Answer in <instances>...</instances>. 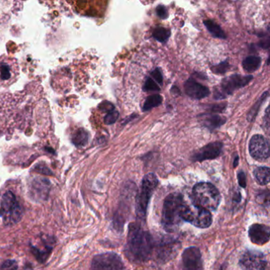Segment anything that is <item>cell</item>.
Returning <instances> with one entry per match:
<instances>
[{
  "label": "cell",
  "mask_w": 270,
  "mask_h": 270,
  "mask_svg": "<svg viewBox=\"0 0 270 270\" xmlns=\"http://www.w3.org/2000/svg\"><path fill=\"white\" fill-rule=\"evenodd\" d=\"M152 235L139 223H132L129 226L125 255L132 263H144L149 260L155 249Z\"/></svg>",
  "instance_id": "cell-1"
},
{
  "label": "cell",
  "mask_w": 270,
  "mask_h": 270,
  "mask_svg": "<svg viewBox=\"0 0 270 270\" xmlns=\"http://www.w3.org/2000/svg\"><path fill=\"white\" fill-rule=\"evenodd\" d=\"M183 196L178 193H172L167 196L163 203L162 212V225L167 232H175L183 222L182 211L186 205Z\"/></svg>",
  "instance_id": "cell-2"
},
{
  "label": "cell",
  "mask_w": 270,
  "mask_h": 270,
  "mask_svg": "<svg viewBox=\"0 0 270 270\" xmlns=\"http://www.w3.org/2000/svg\"><path fill=\"white\" fill-rule=\"evenodd\" d=\"M194 205L207 209L217 210L221 203V194L213 184L209 182H200L194 186L192 193Z\"/></svg>",
  "instance_id": "cell-3"
},
{
  "label": "cell",
  "mask_w": 270,
  "mask_h": 270,
  "mask_svg": "<svg viewBox=\"0 0 270 270\" xmlns=\"http://www.w3.org/2000/svg\"><path fill=\"white\" fill-rule=\"evenodd\" d=\"M158 184L157 177L152 173L146 175L142 180L141 188L136 197V216L140 221L145 220L150 200L157 188Z\"/></svg>",
  "instance_id": "cell-4"
},
{
  "label": "cell",
  "mask_w": 270,
  "mask_h": 270,
  "mask_svg": "<svg viewBox=\"0 0 270 270\" xmlns=\"http://www.w3.org/2000/svg\"><path fill=\"white\" fill-rule=\"evenodd\" d=\"M182 221L199 228H209L213 223L210 211L195 205L186 204L182 211Z\"/></svg>",
  "instance_id": "cell-5"
},
{
  "label": "cell",
  "mask_w": 270,
  "mask_h": 270,
  "mask_svg": "<svg viewBox=\"0 0 270 270\" xmlns=\"http://www.w3.org/2000/svg\"><path fill=\"white\" fill-rule=\"evenodd\" d=\"M22 214L23 209L17 202L15 195L10 191L5 193L0 202V215L3 217L4 221L16 224L21 220Z\"/></svg>",
  "instance_id": "cell-6"
},
{
  "label": "cell",
  "mask_w": 270,
  "mask_h": 270,
  "mask_svg": "<svg viewBox=\"0 0 270 270\" xmlns=\"http://www.w3.org/2000/svg\"><path fill=\"white\" fill-rule=\"evenodd\" d=\"M19 65L11 56H0V87H8L18 79Z\"/></svg>",
  "instance_id": "cell-7"
},
{
  "label": "cell",
  "mask_w": 270,
  "mask_h": 270,
  "mask_svg": "<svg viewBox=\"0 0 270 270\" xmlns=\"http://www.w3.org/2000/svg\"><path fill=\"white\" fill-rule=\"evenodd\" d=\"M90 270H125V267L118 255L107 252L94 256Z\"/></svg>",
  "instance_id": "cell-8"
},
{
  "label": "cell",
  "mask_w": 270,
  "mask_h": 270,
  "mask_svg": "<svg viewBox=\"0 0 270 270\" xmlns=\"http://www.w3.org/2000/svg\"><path fill=\"white\" fill-rule=\"evenodd\" d=\"M267 263L266 255L254 250L244 252L239 262L240 268L243 270H265Z\"/></svg>",
  "instance_id": "cell-9"
},
{
  "label": "cell",
  "mask_w": 270,
  "mask_h": 270,
  "mask_svg": "<svg viewBox=\"0 0 270 270\" xmlns=\"http://www.w3.org/2000/svg\"><path fill=\"white\" fill-rule=\"evenodd\" d=\"M250 153L259 161H266L270 157L269 142L262 135H255L250 141Z\"/></svg>",
  "instance_id": "cell-10"
},
{
  "label": "cell",
  "mask_w": 270,
  "mask_h": 270,
  "mask_svg": "<svg viewBox=\"0 0 270 270\" xmlns=\"http://www.w3.org/2000/svg\"><path fill=\"white\" fill-rule=\"evenodd\" d=\"M181 270H204L201 251L198 247H189L183 251Z\"/></svg>",
  "instance_id": "cell-11"
},
{
  "label": "cell",
  "mask_w": 270,
  "mask_h": 270,
  "mask_svg": "<svg viewBox=\"0 0 270 270\" xmlns=\"http://www.w3.org/2000/svg\"><path fill=\"white\" fill-rule=\"evenodd\" d=\"M253 79L252 75L242 76L240 75H233L225 78L221 84V89L226 94H231L237 89L244 87L248 84Z\"/></svg>",
  "instance_id": "cell-12"
},
{
  "label": "cell",
  "mask_w": 270,
  "mask_h": 270,
  "mask_svg": "<svg viewBox=\"0 0 270 270\" xmlns=\"http://www.w3.org/2000/svg\"><path fill=\"white\" fill-rule=\"evenodd\" d=\"M248 235L253 244L264 245L270 241V229L267 225L255 224L250 227Z\"/></svg>",
  "instance_id": "cell-13"
},
{
  "label": "cell",
  "mask_w": 270,
  "mask_h": 270,
  "mask_svg": "<svg viewBox=\"0 0 270 270\" xmlns=\"http://www.w3.org/2000/svg\"><path fill=\"white\" fill-rule=\"evenodd\" d=\"M223 144L221 142H214L205 146L199 152L194 155V161H204L207 159H214L218 157L222 152Z\"/></svg>",
  "instance_id": "cell-14"
},
{
  "label": "cell",
  "mask_w": 270,
  "mask_h": 270,
  "mask_svg": "<svg viewBox=\"0 0 270 270\" xmlns=\"http://www.w3.org/2000/svg\"><path fill=\"white\" fill-rule=\"evenodd\" d=\"M185 91L187 95L194 99H202L207 97L210 93L208 87L192 79L186 81L185 83Z\"/></svg>",
  "instance_id": "cell-15"
},
{
  "label": "cell",
  "mask_w": 270,
  "mask_h": 270,
  "mask_svg": "<svg viewBox=\"0 0 270 270\" xmlns=\"http://www.w3.org/2000/svg\"><path fill=\"white\" fill-rule=\"evenodd\" d=\"M49 193V185L44 180L34 182L30 187V198L34 201H45Z\"/></svg>",
  "instance_id": "cell-16"
},
{
  "label": "cell",
  "mask_w": 270,
  "mask_h": 270,
  "mask_svg": "<svg viewBox=\"0 0 270 270\" xmlns=\"http://www.w3.org/2000/svg\"><path fill=\"white\" fill-rule=\"evenodd\" d=\"M254 175L258 183L261 186H266L270 182V171L269 167H258L255 169Z\"/></svg>",
  "instance_id": "cell-17"
},
{
  "label": "cell",
  "mask_w": 270,
  "mask_h": 270,
  "mask_svg": "<svg viewBox=\"0 0 270 270\" xmlns=\"http://www.w3.org/2000/svg\"><path fill=\"white\" fill-rule=\"evenodd\" d=\"M261 63H262V60L259 56H248L243 62V67L247 72H254L259 69Z\"/></svg>",
  "instance_id": "cell-18"
},
{
  "label": "cell",
  "mask_w": 270,
  "mask_h": 270,
  "mask_svg": "<svg viewBox=\"0 0 270 270\" xmlns=\"http://www.w3.org/2000/svg\"><path fill=\"white\" fill-rule=\"evenodd\" d=\"M205 26L207 28L208 30L216 37L218 38L225 39L226 38V35L224 33L223 29H221V27L216 23L212 20H207V21H204Z\"/></svg>",
  "instance_id": "cell-19"
},
{
  "label": "cell",
  "mask_w": 270,
  "mask_h": 270,
  "mask_svg": "<svg viewBox=\"0 0 270 270\" xmlns=\"http://www.w3.org/2000/svg\"><path fill=\"white\" fill-rule=\"evenodd\" d=\"M162 101H163V98L159 94L149 96L144 102L143 111H149L150 109H152V108L157 107L162 103Z\"/></svg>",
  "instance_id": "cell-20"
},
{
  "label": "cell",
  "mask_w": 270,
  "mask_h": 270,
  "mask_svg": "<svg viewBox=\"0 0 270 270\" xmlns=\"http://www.w3.org/2000/svg\"><path fill=\"white\" fill-rule=\"evenodd\" d=\"M204 122H205V125L207 127L208 129L213 130V129L221 126L225 122V120L222 118L221 116L212 115L205 119Z\"/></svg>",
  "instance_id": "cell-21"
},
{
  "label": "cell",
  "mask_w": 270,
  "mask_h": 270,
  "mask_svg": "<svg viewBox=\"0 0 270 270\" xmlns=\"http://www.w3.org/2000/svg\"><path fill=\"white\" fill-rule=\"evenodd\" d=\"M170 36H171L170 30L163 27H157L153 32L154 37L159 40V42H166Z\"/></svg>",
  "instance_id": "cell-22"
},
{
  "label": "cell",
  "mask_w": 270,
  "mask_h": 270,
  "mask_svg": "<svg viewBox=\"0 0 270 270\" xmlns=\"http://www.w3.org/2000/svg\"><path fill=\"white\" fill-rule=\"evenodd\" d=\"M267 95H268V92L265 93V94L262 96V98H260L259 102L255 104V106L251 109V112L249 113V115H248V120H249V121H253L254 119L257 116L259 107H260L261 105L263 103V100L267 98Z\"/></svg>",
  "instance_id": "cell-23"
},
{
  "label": "cell",
  "mask_w": 270,
  "mask_h": 270,
  "mask_svg": "<svg viewBox=\"0 0 270 270\" xmlns=\"http://www.w3.org/2000/svg\"><path fill=\"white\" fill-rule=\"evenodd\" d=\"M144 90L145 91H159L160 90V86L154 79H152L151 77H149L146 80Z\"/></svg>",
  "instance_id": "cell-24"
},
{
  "label": "cell",
  "mask_w": 270,
  "mask_h": 270,
  "mask_svg": "<svg viewBox=\"0 0 270 270\" xmlns=\"http://www.w3.org/2000/svg\"><path fill=\"white\" fill-rule=\"evenodd\" d=\"M17 263L14 260H6L2 263L0 270H17Z\"/></svg>",
  "instance_id": "cell-25"
},
{
  "label": "cell",
  "mask_w": 270,
  "mask_h": 270,
  "mask_svg": "<svg viewBox=\"0 0 270 270\" xmlns=\"http://www.w3.org/2000/svg\"><path fill=\"white\" fill-rule=\"evenodd\" d=\"M118 117V112L116 111V110H112V111L109 112L107 115L105 117V122L107 125H112L113 123L116 122Z\"/></svg>",
  "instance_id": "cell-26"
},
{
  "label": "cell",
  "mask_w": 270,
  "mask_h": 270,
  "mask_svg": "<svg viewBox=\"0 0 270 270\" xmlns=\"http://www.w3.org/2000/svg\"><path fill=\"white\" fill-rule=\"evenodd\" d=\"M151 75H152L151 78H152V79H154L155 82H157L159 86H161V85L163 84V75H162L160 70H154V71L151 73Z\"/></svg>",
  "instance_id": "cell-27"
},
{
  "label": "cell",
  "mask_w": 270,
  "mask_h": 270,
  "mask_svg": "<svg viewBox=\"0 0 270 270\" xmlns=\"http://www.w3.org/2000/svg\"><path fill=\"white\" fill-rule=\"evenodd\" d=\"M156 13H157V15L162 19H166L168 17V12H167V8L165 7L164 6H162V5L157 6Z\"/></svg>",
  "instance_id": "cell-28"
},
{
  "label": "cell",
  "mask_w": 270,
  "mask_h": 270,
  "mask_svg": "<svg viewBox=\"0 0 270 270\" xmlns=\"http://www.w3.org/2000/svg\"><path fill=\"white\" fill-rule=\"evenodd\" d=\"M228 63L225 62V63H220L217 66H215L212 68V71L213 72L217 73V74H224L225 71H227V68H228Z\"/></svg>",
  "instance_id": "cell-29"
},
{
  "label": "cell",
  "mask_w": 270,
  "mask_h": 270,
  "mask_svg": "<svg viewBox=\"0 0 270 270\" xmlns=\"http://www.w3.org/2000/svg\"><path fill=\"white\" fill-rule=\"evenodd\" d=\"M238 180H239V184L243 188H246L247 187V181H246V175L245 173L241 172L238 174Z\"/></svg>",
  "instance_id": "cell-30"
},
{
  "label": "cell",
  "mask_w": 270,
  "mask_h": 270,
  "mask_svg": "<svg viewBox=\"0 0 270 270\" xmlns=\"http://www.w3.org/2000/svg\"><path fill=\"white\" fill-rule=\"evenodd\" d=\"M239 159H240V158L238 157L237 156V157L236 158V159H235L234 167H237L238 162H239Z\"/></svg>",
  "instance_id": "cell-31"
}]
</instances>
